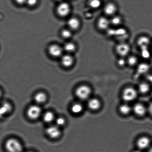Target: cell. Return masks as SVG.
Returning <instances> with one entry per match:
<instances>
[{
	"instance_id": "1",
	"label": "cell",
	"mask_w": 152,
	"mask_h": 152,
	"mask_svg": "<svg viewBox=\"0 0 152 152\" xmlns=\"http://www.w3.org/2000/svg\"><path fill=\"white\" fill-rule=\"evenodd\" d=\"M7 152H23V147L22 143L17 138H11L7 139L4 144Z\"/></svg>"
},
{
	"instance_id": "2",
	"label": "cell",
	"mask_w": 152,
	"mask_h": 152,
	"mask_svg": "<svg viewBox=\"0 0 152 152\" xmlns=\"http://www.w3.org/2000/svg\"><path fill=\"white\" fill-rule=\"evenodd\" d=\"M42 113L40 106L36 104L29 106L26 112V116L31 120H37L40 117Z\"/></svg>"
},
{
	"instance_id": "3",
	"label": "cell",
	"mask_w": 152,
	"mask_h": 152,
	"mask_svg": "<svg viewBox=\"0 0 152 152\" xmlns=\"http://www.w3.org/2000/svg\"><path fill=\"white\" fill-rule=\"evenodd\" d=\"M91 93V88L88 86L85 85L78 86L75 91L76 96L81 100H86L89 98Z\"/></svg>"
},
{
	"instance_id": "4",
	"label": "cell",
	"mask_w": 152,
	"mask_h": 152,
	"mask_svg": "<svg viewBox=\"0 0 152 152\" xmlns=\"http://www.w3.org/2000/svg\"><path fill=\"white\" fill-rule=\"evenodd\" d=\"M138 91L132 87H127L123 90L122 98L126 102L134 101L138 96Z\"/></svg>"
},
{
	"instance_id": "5",
	"label": "cell",
	"mask_w": 152,
	"mask_h": 152,
	"mask_svg": "<svg viewBox=\"0 0 152 152\" xmlns=\"http://www.w3.org/2000/svg\"><path fill=\"white\" fill-rule=\"evenodd\" d=\"M45 133L50 139L56 140L61 137L62 132L61 128L54 125H50L46 128Z\"/></svg>"
},
{
	"instance_id": "6",
	"label": "cell",
	"mask_w": 152,
	"mask_h": 152,
	"mask_svg": "<svg viewBox=\"0 0 152 152\" xmlns=\"http://www.w3.org/2000/svg\"><path fill=\"white\" fill-rule=\"evenodd\" d=\"M130 50L131 47L129 44L124 42L119 43L115 48L116 53L120 57L124 58L128 55Z\"/></svg>"
},
{
	"instance_id": "7",
	"label": "cell",
	"mask_w": 152,
	"mask_h": 152,
	"mask_svg": "<svg viewBox=\"0 0 152 152\" xmlns=\"http://www.w3.org/2000/svg\"><path fill=\"white\" fill-rule=\"evenodd\" d=\"M152 40L149 37L143 35L140 37L137 40V43L140 49L149 48L151 45Z\"/></svg>"
},
{
	"instance_id": "8",
	"label": "cell",
	"mask_w": 152,
	"mask_h": 152,
	"mask_svg": "<svg viewBox=\"0 0 152 152\" xmlns=\"http://www.w3.org/2000/svg\"><path fill=\"white\" fill-rule=\"evenodd\" d=\"M70 11V5L66 2L61 3L57 7V14L61 17H64L68 15Z\"/></svg>"
},
{
	"instance_id": "9",
	"label": "cell",
	"mask_w": 152,
	"mask_h": 152,
	"mask_svg": "<svg viewBox=\"0 0 152 152\" xmlns=\"http://www.w3.org/2000/svg\"><path fill=\"white\" fill-rule=\"evenodd\" d=\"M110 25V20L104 16L99 18L97 20V27L100 30H107Z\"/></svg>"
},
{
	"instance_id": "10",
	"label": "cell",
	"mask_w": 152,
	"mask_h": 152,
	"mask_svg": "<svg viewBox=\"0 0 152 152\" xmlns=\"http://www.w3.org/2000/svg\"><path fill=\"white\" fill-rule=\"evenodd\" d=\"M63 51V49L56 44L50 45L48 49L49 53L52 56L55 57L61 56L62 54Z\"/></svg>"
},
{
	"instance_id": "11",
	"label": "cell",
	"mask_w": 152,
	"mask_h": 152,
	"mask_svg": "<svg viewBox=\"0 0 152 152\" xmlns=\"http://www.w3.org/2000/svg\"><path fill=\"white\" fill-rule=\"evenodd\" d=\"M150 144V138L147 137L143 136L140 137L137 140V145L139 150H145L148 148Z\"/></svg>"
},
{
	"instance_id": "12",
	"label": "cell",
	"mask_w": 152,
	"mask_h": 152,
	"mask_svg": "<svg viewBox=\"0 0 152 152\" xmlns=\"http://www.w3.org/2000/svg\"><path fill=\"white\" fill-rule=\"evenodd\" d=\"M34 99L35 104L40 105V104H45L46 102L48 99V96L43 91H39L35 94Z\"/></svg>"
},
{
	"instance_id": "13",
	"label": "cell",
	"mask_w": 152,
	"mask_h": 152,
	"mask_svg": "<svg viewBox=\"0 0 152 152\" xmlns=\"http://www.w3.org/2000/svg\"><path fill=\"white\" fill-rule=\"evenodd\" d=\"M132 111L134 112L137 115L143 116L147 113V109L145 106L140 103H137L134 104L132 107Z\"/></svg>"
},
{
	"instance_id": "14",
	"label": "cell",
	"mask_w": 152,
	"mask_h": 152,
	"mask_svg": "<svg viewBox=\"0 0 152 152\" xmlns=\"http://www.w3.org/2000/svg\"><path fill=\"white\" fill-rule=\"evenodd\" d=\"M117 8L114 4L110 3L105 5L104 8V12L106 15L107 16H113L115 15Z\"/></svg>"
},
{
	"instance_id": "15",
	"label": "cell",
	"mask_w": 152,
	"mask_h": 152,
	"mask_svg": "<svg viewBox=\"0 0 152 152\" xmlns=\"http://www.w3.org/2000/svg\"><path fill=\"white\" fill-rule=\"evenodd\" d=\"M67 25L71 30H76L80 27V22L77 18L71 17L68 20Z\"/></svg>"
},
{
	"instance_id": "16",
	"label": "cell",
	"mask_w": 152,
	"mask_h": 152,
	"mask_svg": "<svg viewBox=\"0 0 152 152\" xmlns=\"http://www.w3.org/2000/svg\"><path fill=\"white\" fill-rule=\"evenodd\" d=\"M74 63V59L70 54H67L61 57V63L65 67H70L73 65Z\"/></svg>"
},
{
	"instance_id": "17",
	"label": "cell",
	"mask_w": 152,
	"mask_h": 152,
	"mask_svg": "<svg viewBox=\"0 0 152 152\" xmlns=\"http://www.w3.org/2000/svg\"><path fill=\"white\" fill-rule=\"evenodd\" d=\"M101 105V102L100 100L97 98H93L88 100V108L93 111L99 110Z\"/></svg>"
},
{
	"instance_id": "18",
	"label": "cell",
	"mask_w": 152,
	"mask_h": 152,
	"mask_svg": "<svg viewBox=\"0 0 152 152\" xmlns=\"http://www.w3.org/2000/svg\"><path fill=\"white\" fill-rule=\"evenodd\" d=\"M12 110V105L8 102H5L0 107V118L9 114Z\"/></svg>"
},
{
	"instance_id": "19",
	"label": "cell",
	"mask_w": 152,
	"mask_h": 152,
	"mask_svg": "<svg viewBox=\"0 0 152 152\" xmlns=\"http://www.w3.org/2000/svg\"><path fill=\"white\" fill-rule=\"evenodd\" d=\"M42 120L47 124H51L55 121V115L52 111H47L44 113L42 116Z\"/></svg>"
},
{
	"instance_id": "20",
	"label": "cell",
	"mask_w": 152,
	"mask_h": 152,
	"mask_svg": "<svg viewBox=\"0 0 152 152\" xmlns=\"http://www.w3.org/2000/svg\"><path fill=\"white\" fill-rule=\"evenodd\" d=\"M83 107L80 103L76 102L73 104L71 107L70 110L72 113L75 115H79L82 113Z\"/></svg>"
},
{
	"instance_id": "21",
	"label": "cell",
	"mask_w": 152,
	"mask_h": 152,
	"mask_svg": "<svg viewBox=\"0 0 152 152\" xmlns=\"http://www.w3.org/2000/svg\"><path fill=\"white\" fill-rule=\"evenodd\" d=\"M151 69V66L148 63H144L139 65L138 71L140 74L147 73Z\"/></svg>"
},
{
	"instance_id": "22",
	"label": "cell",
	"mask_w": 152,
	"mask_h": 152,
	"mask_svg": "<svg viewBox=\"0 0 152 152\" xmlns=\"http://www.w3.org/2000/svg\"><path fill=\"white\" fill-rule=\"evenodd\" d=\"M76 47L74 43L72 42H69L65 44L63 49L67 53L70 54L75 52L76 50Z\"/></svg>"
},
{
	"instance_id": "23",
	"label": "cell",
	"mask_w": 152,
	"mask_h": 152,
	"mask_svg": "<svg viewBox=\"0 0 152 152\" xmlns=\"http://www.w3.org/2000/svg\"><path fill=\"white\" fill-rule=\"evenodd\" d=\"M119 111L122 114L127 115L132 111V107L129 104H123L119 107Z\"/></svg>"
},
{
	"instance_id": "24",
	"label": "cell",
	"mask_w": 152,
	"mask_h": 152,
	"mask_svg": "<svg viewBox=\"0 0 152 152\" xmlns=\"http://www.w3.org/2000/svg\"><path fill=\"white\" fill-rule=\"evenodd\" d=\"M149 84L146 82H142L138 86V91L142 94H147L150 90Z\"/></svg>"
},
{
	"instance_id": "25",
	"label": "cell",
	"mask_w": 152,
	"mask_h": 152,
	"mask_svg": "<svg viewBox=\"0 0 152 152\" xmlns=\"http://www.w3.org/2000/svg\"><path fill=\"white\" fill-rule=\"evenodd\" d=\"M110 25L114 26H120L122 22V19L120 16L115 15L110 20Z\"/></svg>"
},
{
	"instance_id": "26",
	"label": "cell",
	"mask_w": 152,
	"mask_h": 152,
	"mask_svg": "<svg viewBox=\"0 0 152 152\" xmlns=\"http://www.w3.org/2000/svg\"><path fill=\"white\" fill-rule=\"evenodd\" d=\"M138 62V58L136 56L132 55L128 57L126 60L127 64L131 67L137 65Z\"/></svg>"
},
{
	"instance_id": "27",
	"label": "cell",
	"mask_w": 152,
	"mask_h": 152,
	"mask_svg": "<svg viewBox=\"0 0 152 152\" xmlns=\"http://www.w3.org/2000/svg\"><path fill=\"white\" fill-rule=\"evenodd\" d=\"M88 5L93 9H97L101 5V2L100 0H89Z\"/></svg>"
},
{
	"instance_id": "28",
	"label": "cell",
	"mask_w": 152,
	"mask_h": 152,
	"mask_svg": "<svg viewBox=\"0 0 152 152\" xmlns=\"http://www.w3.org/2000/svg\"><path fill=\"white\" fill-rule=\"evenodd\" d=\"M54 121L55 122V125L60 128L64 126L66 123V119L63 116H59L56 118Z\"/></svg>"
},
{
	"instance_id": "29",
	"label": "cell",
	"mask_w": 152,
	"mask_h": 152,
	"mask_svg": "<svg viewBox=\"0 0 152 152\" xmlns=\"http://www.w3.org/2000/svg\"><path fill=\"white\" fill-rule=\"evenodd\" d=\"M141 54L142 57L145 59H148L151 56V53L149 48L141 50Z\"/></svg>"
},
{
	"instance_id": "30",
	"label": "cell",
	"mask_w": 152,
	"mask_h": 152,
	"mask_svg": "<svg viewBox=\"0 0 152 152\" xmlns=\"http://www.w3.org/2000/svg\"><path fill=\"white\" fill-rule=\"evenodd\" d=\"M61 34L63 37L66 38V39L70 38L72 35L71 30L68 29H63L62 31Z\"/></svg>"
},
{
	"instance_id": "31",
	"label": "cell",
	"mask_w": 152,
	"mask_h": 152,
	"mask_svg": "<svg viewBox=\"0 0 152 152\" xmlns=\"http://www.w3.org/2000/svg\"><path fill=\"white\" fill-rule=\"evenodd\" d=\"M126 64H127L126 60L125 59L124 57H120L117 60V64L119 67H124Z\"/></svg>"
},
{
	"instance_id": "32",
	"label": "cell",
	"mask_w": 152,
	"mask_h": 152,
	"mask_svg": "<svg viewBox=\"0 0 152 152\" xmlns=\"http://www.w3.org/2000/svg\"><path fill=\"white\" fill-rule=\"evenodd\" d=\"M38 0H26V3L30 7H33L36 5Z\"/></svg>"
},
{
	"instance_id": "33",
	"label": "cell",
	"mask_w": 152,
	"mask_h": 152,
	"mask_svg": "<svg viewBox=\"0 0 152 152\" xmlns=\"http://www.w3.org/2000/svg\"><path fill=\"white\" fill-rule=\"evenodd\" d=\"M15 1L18 4L22 5V4L26 3V0H15Z\"/></svg>"
},
{
	"instance_id": "34",
	"label": "cell",
	"mask_w": 152,
	"mask_h": 152,
	"mask_svg": "<svg viewBox=\"0 0 152 152\" xmlns=\"http://www.w3.org/2000/svg\"><path fill=\"white\" fill-rule=\"evenodd\" d=\"M148 110V111L150 113V114L152 115V102L149 104Z\"/></svg>"
},
{
	"instance_id": "35",
	"label": "cell",
	"mask_w": 152,
	"mask_h": 152,
	"mask_svg": "<svg viewBox=\"0 0 152 152\" xmlns=\"http://www.w3.org/2000/svg\"><path fill=\"white\" fill-rule=\"evenodd\" d=\"M148 79L150 83L152 84V74L149 75L148 76Z\"/></svg>"
},
{
	"instance_id": "36",
	"label": "cell",
	"mask_w": 152,
	"mask_h": 152,
	"mask_svg": "<svg viewBox=\"0 0 152 152\" xmlns=\"http://www.w3.org/2000/svg\"><path fill=\"white\" fill-rule=\"evenodd\" d=\"M148 152H152V146L151 147H150V149H149Z\"/></svg>"
},
{
	"instance_id": "37",
	"label": "cell",
	"mask_w": 152,
	"mask_h": 152,
	"mask_svg": "<svg viewBox=\"0 0 152 152\" xmlns=\"http://www.w3.org/2000/svg\"><path fill=\"white\" fill-rule=\"evenodd\" d=\"M142 152L141 151V150H139V149H138V150H136L134 151L133 152Z\"/></svg>"
},
{
	"instance_id": "38",
	"label": "cell",
	"mask_w": 152,
	"mask_h": 152,
	"mask_svg": "<svg viewBox=\"0 0 152 152\" xmlns=\"http://www.w3.org/2000/svg\"><path fill=\"white\" fill-rule=\"evenodd\" d=\"M2 91H1V89H0V98H1V96H2Z\"/></svg>"
},
{
	"instance_id": "39",
	"label": "cell",
	"mask_w": 152,
	"mask_h": 152,
	"mask_svg": "<svg viewBox=\"0 0 152 152\" xmlns=\"http://www.w3.org/2000/svg\"><path fill=\"white\" fill-rule=\"evenodd\" d=\"M56 1H61V0H56Z\"/></svg>"
},
{
	"instance_id": "40",
	"label": "cell",
	"mask_w": 152,
	"mask_h": 152,
	"mask_svg": "<svg viewBox=\"0 0 152 152\" xmlns=\"http://www.w3.org/2000/svg\"><path fill=\"white\" fill-rule=\"evenodd\" d=\"M151 48L152 49V43H151Z\"/></svg>"
},
{
	"instance_id": "41",
	"label": "cell",
	"mask_w": 152,
	"mask_h": 152,
	"mask_svg": "<svg viewBox=\"0 0 152 152\" xmlns=\"http://www.w3.org/2000/svg\"><path fill=\"white\" fill-rule=\"evenodd\" d=\"M32 152V151H29V152Z\"/></svg>"
},
{
	"instance_id": "42",
	"label": "cell",
	"mask_w": 152,
	"mask_h": 152,
	"mask_svg": "<svg viewBox=\"0 0 152 152\" xmlns=\"http://www.w3.org/2000/svg\"><path fill=\"white\" fill-rule=\"evenodd\" d=\"M151 96H152V92H151Z\"/></svg>"
}]
</instances>
